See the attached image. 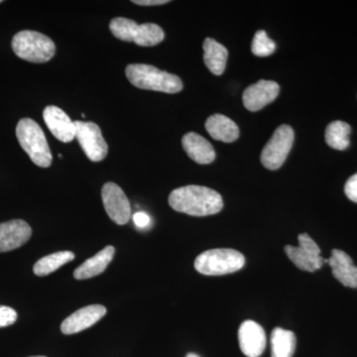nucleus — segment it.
<instances>
[{
    "instance_id": "f257e3e1",
    "label": "nucleus",
    "mask_w": 357,
    "mask_h": 357,
    "mask_svg": "<svg viewBox=\"0 0 357 357\" xmlns=\"http://www.w3.org/2000/svg\"><path fill=\"white\" fill-rule=\"evenodd\" d=\"M169 204L174 211L192 217L215 215L223 208L222 196L217 191L195 185L174 190L169 196Z\"/></svg>"
},
{
    "instance_id": "f03ea898",
    "label": "nucleus",
    "mask_w": 357,
    "mask_h": 357,
    "mask_svg": "<svg viewBox=\"0 0 357 357\" xmlns=\"http://www.w3.org/2000/svg\"><path fill=\"white\" fill-rule=\"evenodd\" d=\"M126 74L128 81L134 86L141 89L178 93L184 88L180 77L151 65H128L126 69Z\"/></svg>"
},
{
    "instance_id": "7ed1b4c3",
    "label": "nucleus",
    "mask_w": 357,
    "mask_h": 357,
    "mask_svg": "<svg viewBox=\"0 0 357 357\" xmlns=\"http://www.w3.org/2000/svg\"><path fill=\"white\" fill-rule=\"evenodd\" d=\"M16 136L20 146L35 165L41 168L51 166L53 156L50 147L44 131L36 121L31 119H21L16 126Z\"/></svg>"
},
{
    "instance_id": "20e7f679",
    "label": "nucleus",
    "mask_w": 357,
    "mask_h": 357,
    "mask_svg": "<svg viewBox=\"0 0 357 357\" xmlns=\"http://www.w3.org/2000/svg\"><path fill=\"white\" fill-rule=\"evenodd\" d=\"M15 55L31 63L49 62L55 56L56 46L46 35L31 30L18 32L13 39Z\"/></svg>"
},
{
    "instance_id": "39448f33",
    "label": "nucleus",
    "mask_w": 357,
    "mask_h": 357,
    "mask_svg": "<svg viewBox=\"0 0 357 357\" xmlns=\"http://www.w3.org/2000/svg\"><path fill=\"white\" fill-rule=\"evenodd\" d=\"M110 32L121 41L133 42L138 46L152 47L165 38L163 29L154 23L137 24L128 18L116 17L110 21Z\"/></svg>"
},
{
    "instance_id": "423d86ee",
    "label": "nucleus",
    "mask_w": 357,
    "mask_h": 357,
    "mask_svg": "<svg viewBox=\"0 0 357 357\" xmlns=\"http://www.w3.org/2000/svg\"><path fill=\"white\" fill-rule=\"evenodd\" d=\"M245 264V257L234 249L218 248L204 251L195 260V268L206 276L234 273Z\"/></svg>"
},
{
    "instance_id": "0eeeda50",
    "label": "nucleus",
    "mask_w": 357,
    "mask_h": 357,
    "mask_svg": "<svg viewBox=\"0 0 357 357\" xmlns=\"http://www.w3.org/2000/svg\"><path fill=\"white\" fill-rule=\"evenodd\" d=\"M294 137L295 134L291 126L283 124L277 128L262 150V165L268 170H278L292 149Z\"/></svg>"
},
{
    "instance_id": "6e6552de",
    "label": "nucleus",
    "mask_w": 357,
    "mask_h": 357,
    "mask_svg": "<svg viewBox=\"0 0 357 357\" xmlns=\"http://www.w3.org/2000/svg\"><path fill=\"white\" fill-rule=\"evenodd\" d=\"M299 246L287 245L286 255L299 269L303 271L314 272L321 269L325 259L321 256V249L309 234H300L298 237Z\"/></svg>"
},
{
    "instance_id": "1a4fd4ad",
    "label": "nucleus",
    "mask_w": 357,
    "mask_h": 357,
    "mask_svg": "<svg viewBox=\"0 0 357 357\" xmlns=\"http://www.w3.org/2000/svg\"><path fill=\"white\" fill-rule=\"evenodd\" d=\"M76 139L91 161L100 162L107 157L109 146L103 138L100 126L95 122L75 121Z\"/></svg>"
},
{
    "instance_id": "9d476101",
    "label": "nucleus",
    "mask_w": 357,
    "mask_h": 357,
    "mask_svg": "<svg viewBox=\"0 0 357 357\" xmlns=\"http://www.w3.org/2000/svg\"><path fill=\"white\" fill-rule=\"evenodd\" d=\"M102 199L105 211L112 222L124 225L131 218V206L128 197L119 185L107 183L102 187Z\"/></svg>"
},
{
    "instance_id": "9b49d317",
    "label": "nucleus",
    "mask_w": 357,
    "mask_h": 357,
    "mask_svg": "<svg viewBox=\"0 0 357 357\" xmlns=\"http://www.w3.org/2000/svg\"><path fill=\"white\" fill-rule=\"evenodd\" d=\"M43 119L47 128L58 140L69 143L76 139V124L60 107L49 105L44 109Z\"/></svg>"
},
{
    "instance_id": "f8f14e48",
    "label": "nucleus",
    "mask_w": 357,
    "mask_h": 357,
    "mask_svg": "<svg viewBox=\"0 0 357 357\" xmlns=\"http://www.w3.org/2000/svg\"><path fill=\"white\" fill-rule=\"evenodd\" d=\"M107 314L102 305H91L77 310L63 321L61 331L65 335H74L96 325Z\"/></svg>"
},
{
    "instance_id": "ddd939ff",
    "label": "nucleus",
    "mask_w": 357,
    "mask_h": 357,
    "mask_svg": "<svg viewBox=\"0 0 357 357\" xmlns=\"http://www.w3.org/2000/svg\"><path fill=\"white\" fill-rule=\"evenodd\" d=\"M280 86L273 81H261L251 84L244 91L243 100L244 107L250 112H258L274 102L279 95Z\"/></svg>"
},
{
    "instance_id": "4468645a",
    "label": "nucleus",
    "mask_w": 357,
    "mask_h": 357,
    "mask_svg": "<svg viewBox=\"0 0 357 357\" xmlns=\"http://www.w3.org/2000/svg\"><path fill=\"white\" fill-rule=\"evenodd\" d=\"M238 342L246 356L259 357L266 347V335L261 326L248 319L239 328Z\"/></svg>"
},
{
    "instance_id": "2eb2a0df",
    "label": "nucleus",
    "mask_w": 357,
    "mask_h": 357,
    "mask_svg": "<svg viewBox=\"0 0 357 357\" xmlns=\"http://www.w3.org/2000/svg\"><path fill=\"white\" fill-rule=\"evenodd\" d=\"M31 234V227L24 220H13L0 223V253L21 248L29 241Z\"/></svg>"
},
{
    "instance_id": "dca6fc26",
    "label": "nucleus",
    "mask_w": 357,
    "mask_h": 357,
    "mask_svg": "<svg viewBox=\"0 0 357 357\" xmlns=\"http://www.w3.org/2000/svg\"><path fill=\"white\" fill-rule=\"evenodd\" d=\"M325 263L332 268L333 275L345 287L357 288V267L351 256L340 249H333L332 256Z\"/></svg>"
},
{
    "instance_id": "f3484780",
    "label": "nucleus",
    "mask_w": 357,
    "mask_h": 357,
    "mask_svg": "<svg viewBox=\"0 0 357 357\" xmlns=\"http://www.w3.org/2000/svg\"><path fill=\"white\" fill-rule=\"evenodd\" d=\"M182 145L188 156L196 163L206 165L215 161V151L213 145L198 133L185 134L182 138Z\"/></svg>"
},
{
    "instance_id": "a211bd4d",
    "label": "nucleus",
    "mask_w": 357,
    "mask_h": 357,
    "mask_svg": "<svg viewBox=\"0 0 357 357\" xmlns=\"http://www.w3.org/2000/svg\"><path fill=\"white\" fill-rule=\"evenodd\" d=\"M114 252V246L109 245L103 248L98 255L89 258L75 270V278L77 280H84V279L93 278V277L102 274L112 262Z\"/></svg>"
},
{
    "instance_id": "6ab92c4d",
    "label": "nucleus",
    "mask_w": 357,
    "mask_h": 357,
    "mask_svg": "<svg viewBox=\"0 0 357 357\" xmlns=\"http://www.w3.org/2000/svg\"><path fill=\"white\" fill-rule=\"evenodd\" d=\"M206 129L213 139L222 142H234L239 137L238 126L225 115H211L206 119Z\"/></svg>"
},
{
    "instance_id": "aec40b11",
    "label": "nucleus",
    "mask_w": 357,
    "mask_h": 357,
    "mask_svg": "<svg viewBox=\"0 0 357 357\" xmlns=\"http://www.w3.org/2000/svg\"><path fill=\"white\" fill-rule=\"evenodd\" d=\"M204 62L206 68L215 76H220L227 67L229 52L222 44L213 38L204 41Z\"/></svg>"
},
{
    "instance_id": "412c9836",
    "label": "nucleus",
    "mask_w": 357,
    "mask_h": 357,
    "mask_svg": "<svg viewBox=\"0 0 357 357\" xmlns=\"http://www.w3.org/2000/svg\"><path fill=\"white\" fill-rule=\"evenodd\" d=\"M295 349V333L275 328L271 335V357H292Z\"/></svg>"
},
{
    "instance_id": "4be33fe9",
    "label": "nucleus",
    "mask_w": 357,
    "mask_h": 357,
    "mask_svg": "<svg viewBox=\"0 0 357 357\" xmlns=\"http://www.w3.org/2000/svg\"><path fill=\"white\" fill-rule=\"evenodd\" d=\"M351 128L344 121H333L326 129L325 137L326 144L335 150H345L351 144L349 135Z\"/></svg>"
},
{
    "instance_id": "5701e85b",
    "label": "nucleus",
    "mask_w": 357,
    "mask_h": 357,
    "mask_svg": "<svg viewBox=\"0 0 357 357\" xmlns=\"http://www.w3.org/2000/svg\"><path fill=\"white\" fill-rule=\"evenodd\" d=\"M74 258L75 255L70 251H59L38 260L33 267V271L37 276H47L55 272L63 265L72 261Z\"/></svg>"
},
{
    "instance_id": "b1692460",
    "label": "nucleus",
    "mask_w": 357,
    "mask_h": 357,
    "mask_svg": "<svg viewBox=\"0 0 357 357\" xmlns=\"http://www.w3.org/2000/svg\"><path fill=\"white\" fill-rule=\"evenodd\" d=\"M251 50L257 57H268L276 50V44L267 36L264 30H259L255 33Z\"/></svg>"
},
{
    "instance_id": "393cba45",
    "label": "nucleus",
    "mask_w": 357,
    "mask_h": 357,
    "mask_svg": "<svg viewBox=\"0 0 357 357\" xmlns=\"http://www.w3.org/2000/svg\"><path fill=\"white\" fill-rule=\"evenodd\" d=\"M17 319V312L13 307L0 306V328L13 325Z\"/></svg>"
},
{
    "instance_id": "a878e982",
    "label": "nucleus",
    "mask_w": 357,
    "mask_h": 357,
    "mask_svg": "<svg viewBox=\"0 0 357 357\" xmlns=\"http://www.w3.org/2000/svg\"><path fill=\"white\" fill-rule=\"evenodd\" d=\"M345 195L351 201L357 203V174L347 180L344 187Z\"/></svg>"
},
{
    "instance_id": "bb28decb",
    "label": "nucleus",
    "mask_w": 357,
    "mask_h": 357,
    "mask_svg": "<svg viewBox=\"0 0 357 357\" xmlns=\"http://www.w3.org/2000/svg\"><path fill=\"white\" fill-rule=\"evenodd\" d=\"M133 222L139 229H146L151 223V218L144 211H138V213H134Z\"/></svg>"
},
{
    "instance_id": "cd10ccee",
    "label": "nucleus",
    "mask_w": 357,
    "mask_h": 357,
    "mask_svg": "<svg viewBox=\"0 0 357 357\" xmlns=\"http://www.w3.org/2000/svg\"><path fill=\"white\" fill-rule=\"evenodd\" d=\"M169 2V0H133L132 3L142 6H163Z\"/></svg>"
},
{
    "instance_id": "c85d7f7f",
    "label": "nucleus",
    "mask_w": 357,
    "mask_h": 357,
    "mask_svg": "<svg viewBox=\"0 0 357 357\" xmlns=\"http://www.w3.org/2000/svg\"><path fill=\"white\" fill-rule=\"evenodd\" d=\"M185 357H199L198 356H197V354H188L187 356Z\"/></svg>"
},
{
    "instance_id": "c756f323",
    "label": "nucleus",
    "mask_w": 357,
    "mask_h": 357,
    "mask_svg": "<svg viewBox=\"0 0 357 357\" xmlns=\"http://www.w3.org/2000/svg\"><path fill=\"white\" fill-rule=\"evenodd\" d=\"M31 357H46V356H31Z\"/></svg>"
},
{
    "instance_id": "7c9ffc66",
    "label": "nucleus",
    "mask_w": 357,
    "mask_h": 357,
    "mask_svg": "<svg viewBox=\"0 0 357 357\" xmlns=\"http://www.w3.org/2000/svg\"><path fill=\"white\" fill-rule=\"evenodd\" d=\"M1 2H2L1 0H0V3H1Z\"/></svg>"
}]
</instances>
